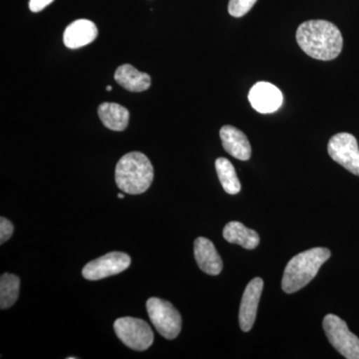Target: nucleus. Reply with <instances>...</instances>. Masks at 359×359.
Returning a JSON list of instances; mask_svg holds the SVG:
<instances>
[{
  "label": "nucleus",
  "instance_id": "obj_1",
  "mask_svg": "<svg viewBox=\"0 0 359 359\" xmlns=\"http://www.w3.org/2000/svg\"><path fill=\"white\" fill-rule=\"evenodd\" d=\"M297 44L316 60H334L341 53L344 39L337 26L327 20H309L297 30Z\"/></svg>",
  "mask_w": 359,
  "mask_h": 359
},
{
  "label": "nucleus",
  "instance_id": "obj_2",
  "mask_svg": "<svg viewBox=\"0 0 359 359\" xmlns=\"http://www.w3.org/2000/svg\"><path fill=\"white\" fill-rule=\"evenodd\" d=\"M332 256L327 248H313L292 257L283 273L282 287L287 294H294L318 275L323 264Z\"/></svg>",
  "mask_w": 359,
  "mask_h": 359
},
{
  "label": "nucleus",
  "instance_id": "obj_3",
  "mask_svg": "<svg viewBox=\"0 0 359 359\" xmlns=\"http://www.w3.org/2000/svg\"><path fill=\"white\" fill-rule=\"evenodd\" d=\"M153 180L154 168L143 153H128L123 156L116 165V184L124 193L130 195L145 193L150 188Z\"/></svg>",
  "mask_w": 359,
  "mask_h": 359
},
{
  "label": "nucleus",
  "instance_id": "obj_4",
  "mask_svg": "<svg viewBox=\"0 0 359 359\" xmlns=\"http://www.w3.org/2000/svg\"><path fill=\"white\" fill-rule=\"evenodd\" d=\"M150 320L163 337L175 339L182 330L181 314L171 302L151 297L146 304Z\"/></svg>",
  "mask_w": 359,
  "mask_h": 359
},
{
  "label": "nucleus",
  "instance_id": "obj_5",
  "mask_svg": "<svg viewBox=\"0 0 359 359\" xmlns=\"http://www.w3.org/2000/svg\"><path fill=\"white\" fill-rule=\"evenodd\" d=\"M323 330L330 344L347 359H359V339L347 327L346 321L335 314L323 318Z\"/></svg>",
  "mask_w": 359,
  "mask_h": 359
},
{
  "label": "nucleus",
  "instance_id": "obj_6",
  "mask_svg": "<svg viewBox=\"0 0 359 359\" xmlns=\"http://www.w3.org/2000/svg\"><path fill=\"white\" fill-rule=\"evenodd\" d=\"M114 330L123 344L133 351H146L154 341L150 325L140 318H118L114 323Z\"/></svg>",
  "mask_w": 359,
  "mask_h": 359
},
{
  "label": "nucleus",
  "instance_id": "obj_7",
  "mask_svg": "<svg viewBox=\"0 0 359 359\" xmlns=\"http://www.w3.org/2000/svg\"><path fill=\"white\" fill-rule=\"evenodd\" d=\"M328 155L334 162L359 177V148L353 135L339 133L328 142Z\"/></svg>",
  "mask_w": 359,
  "mask_h": 359
},
{
  "label": "nucleus",
  "instance_id": "obj_8",
  "mask_svg": "<svg viewBox=\"0 0 359 359\" xmlns=\"http://www.w3.org/2000/svg\"><path fill=\"white\" fill-rule=\"evenodd\" d=\"M131 264V257L125 252H112L90 262L82 269V275L88 280H99L126 271Z\"/></svg>",
  "mask_w": 359,
  "mask_h": 359
},
{
  "label": "nucleus",
  "instance_id": "obj_9",
  "mask_svg": "<svg viewBox=\"0 0 359 359\" xmlns=\"http://www.w3.org/2000/svg\"><path fill=\"white\" fill-rule=\"evenodd\" d=\"M250 105L262 114H269L280 109L283 96L280 90L269 82H257L249 93Z\"/></svg>",
  "mask_w": 359,
  "mask_h": 359
},
{
  "label": "nucleus",
  "instance_id": "obj_10",
  "mask_svg": "<svg viewBox=\"0 0 359 359\" xmlns=\"http://www.w3.org/2000/svg\"><path fill=\"white\" fill-rule=\"evenodd\" d=\"M264 289V280L261 278H256L250 280L245 287L241 302L240 313H238V323L241 330L248 332L254 327L256 320L257 306L261 299Z\"/></svg>",
  "mask_w": 359,
  "mask_h": 359
},
{
  "label": "nucleus",
  "instance_id": "obj_11",
  "mask_svg": "<svg viewBox=\"0 0 359 359\" xmlns=\"http://www.w3.org/2000/svg\"><path fill=\"white\" fill-rule=\"evenodd\" d=\"M194 254L198 266L210 276H218L223 271V261L211 241L200 237L194 244Z\"/></svg>",
  "mask_w": 359,
  "mask_h": 359
},
{
  "label": "nucleus",
  "instance_id": "obj_12",
  "mask_svg": "<svg viewBox=\"0 0 359 359\" xmlns=\"http://www.w3.org/2000/svg\"><path fill=\"white\" fill-rule=\"evenodd\" d=\"M219 137H221L222 144L231 156L236 159L241 161H248L252 155V148L248 140V137L243 133L241 130L236 127L226 125L219 130Z\"/></svg>",
  "mask_w": 359,
  "mask_h": 359
},
{
  "label": "nucleus",
  "instance_id": "obj_13",
  "mask_svg": "<svg viewBox=\"0 0 359 359\" xmlns=\"http://www.w3.org/2000/svg\"><path fill=\"white\" fill-rule=\"evenodd\" d=\"M98 35L95 23L88 20H78L66 27L63 34L65 46L78 49L93 42Z\"/></svg>",
  "mask_w": 359,
  "mask_h": 359
},
{
  "label": "nucleus",
  "instance_id": "obj_14",
  "mask_svg": "<svg viewBox=\"0 0 359 359\" xmlns=\"http://www.w3.org/2000/svg\"><path fill=\"white\" fill-rule=\"evenodd\" d=\"M114 78L120 86L131 92L146 91L151 86L150 75L140 72L130 65L119 66L116 70Z\"/></svg>",
  "mask_w": 359,
  "mask_h": 359
},
{
  "label": "nucleus",
  "instance_id": "obj_15",
  "mask_svg": "<svg viewBox=\"0 0 359 359\" xmlns=\"http://www.w3.org/2000/svg\"><path fill=\"white\" fill-rule=\"evenodd\" d=\"M223 237L231 244L242 245L245 250L256 249L259 244V233L248 229L240 222H230L224 228Z\"/></svg>",
  "mask_w": 359,
  "mask_h": 359
},
{
  "label": "nucleus",
  "instance_id": "obj_16",
  "mask_svg": "<svg viewBox=\"0 0 359 359\" xmlns=\"http://www.w3.org/2000/svg\"><path fill=\"white\" fill-rule=\"evenodd\" d=\"M98 116L106 128L121 132L128 126L130 113L124 106L116 103H102L98 107Z\"/></svg>",
  "mask_w": 359,
  "mask_h": 359
},
{
  "label": "nucleus",
  "instance_id": "obj_17",
  "mask_svg": "<svg viewBox=\"0 0 359 359\" xmlns=\"http://www.w3.org/2000/svg\"><path fill=\"white\" fill-rule=\"evenodd\" d=\"M215 166L224 192L228 193L229 195H237L240 193L242 187L238 181L235 168L230 161L226 158H219L216 160Z\"/></svg>",
  "mask_w": 359,
  "mask_h": 359
},
{
  "label": "nucleus",
  "instance_id": "obj_18",
  "mask_svg": "<svg viewBox=\"0 0 359 359\" xmlns=\"http://www.w3.org/2000/svg\"><path fill=\"white\" fill-rule=\"evenodd\" d=\"M20 290V278L11 273H4L0 278V309L11 308L18 301Z\"/></svg>",
  "mask_w": 359,
  "mask_h": 359
},
{
  "label": "nucleus",
  "instance_id": "obj_19",
  "mask_svg": "<svg viewBox=\"0 0 359 359\" xmlns=\"http://www.w3.org/2000/svg\"><path fill=\"white\" fill-rule=\"evenodd\" d=\"M257 0H230L229 2V13L233 18H242L245 15Z\"/></svg>",
  "mask_w": 359,
  "mask_h": 359
},
{
  "label": "nucleus",
  "instance_id": "obj_20",
  "mask_svg": "<svg viewBox=\"0 0 359 359\" xmlns=\"http://www.w3.org/2000/svg\"><path fill=\"white\" fill-rule=\"evenodd\" d=\"M14 226L9 219L2 217L0 219V243L4 244L13 236Z\"/></svg>",
  "mask_w": 359,
  "mask_h": 359
},
{
  "label": "nucleus",
  "instance_id": "obj_21",
  "mask_svg": "<svg viewBox=\"0 0 359 359\" xmlns=\"http://www.w3.org/2000/svg\"><path fill=\"white\" fill-rule=\"evenodd\" d=\"M54 0H30L29 8L32 13H39L43 11L45 7L48 6Z\"/></svg>",
  "mask_w": 359,
  "mask_h": 359
},
{
  "label": "nucleus",
  "instance_id": "obj_22",
  "mask_svg": "<svg viewBox=\"0 0 359 359\" xmlns=\"http://www.w3.org/2000/svg\"><path fill=\"white\" fill-rule=\"evenodd\" d=\"M124 197H125V196L123 195V194H121V193L118 194V198H119V199H123V198H124Z\"/></svg>",
  "mask_w": 359,
  "mask_h": 359
},
{
  "label": "nucleus",
  "instance_id": "obj_23",
  "mask_svg": "<svg viewBox=\"0 0 359 359\" xmlns=\"http://www.w3.org/2000/svg\"><path fill=\"white\" fill-rule=\"evenodd\" d=\"M106 90H107V91H112V86H107L106 87Z\"/></svg>",
  "mask_w": 359,
  "mask_h": 359
}]
</instances>
